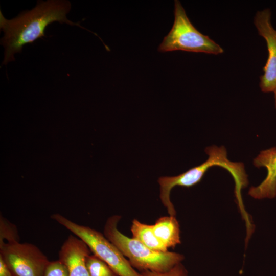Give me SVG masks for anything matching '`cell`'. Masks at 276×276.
<instances>
[{
	"mask_svg": "<svg viewBox=\"0 0 276 276\" xmlns=\"http://www.w3.org/2000/svg\"><path fill=\"white\" fill-rule=\"evenodd\" d=\"M142 276H188V272L181 263L175 265L165 272H153L148 270L141 272Z\"/></svg>",
	"mask_w": 276,
	"mask_h": 276,
	"instance_id": "obj_15",
	"label": "cell"
},
{
	"mask_svg": "<svg viewBox=\"0 0 276 276\" xmlns=\"http://www.w3.org/2000/svg\"><path fill=\"white\" fill-rule=\"evenodd\" d=\"M155 235L167 248H174L181 243L179 223L175 216H163L153 224Z\"/></svg>",
	"mask_w": 276,
	"mask_h": 276,
	"instance_id": "obj_10",
	"label": "cell"
},
{
	"mask_svg": "<svg viewBox=\"0 0 276 276\" xmlns=\"http://www.w3.org/2000/svg\"><path fill=\"white\" fill-rule=\"evenodd\" d=\"M19 235L15 225L3 216L0 217V242L19 241Z\"/></svg>",
	"mask_w": 276,
	"mask_h": 276,
	"instance_id": "obj_13",
	"label": "cell"
},
{
	"mask_svg": "<svg viewBox=\"0 0 276 276\" xmlns=\"http://www.w3.org/2000/svg\"><path fill=\"white\" fill-rule=\"evenodd\" d=\"M43 276H70L66 265L59 259L50 261L48 264Z\"/></svg>",
	"mask_w": 276,
	"mask_h": 276,
	"instance_id": "obj_14",
	"label": "cell"
},
{
	"mask_svg": "<svg viewBox=\"0 0 276 276\" xmlns=\"http://www.w3.org/2000/svg\"><path fill=\"white\" fill-rule=\"evenodd\" d=\"M90 250L81 239L70 235L59 251V260L67 267L70 276H90L86 265V259Z\"/></svg>",
	"mask_w": 276,
	"mask_h": 276,
	"instance_id": "obj_8",
	"label": "cell"
},
{
	"mask_svg": "<svg viewBox=\"0 0 276 276\" xmlns=\"http://www.w3.org/2000/svg\"><path fill=\"white\" fill-rule=\"evenodd\" d=\"M71 9L68 1H39L33 9L25 11L12 19H7L0 11V28L4 33L1 44L5 48L2 64L15 60L14 54L21 52L26 44L45 36L46 27L58 21L84 28L78 22L68 20L66 14Z\"/></svg>",
	"mask_w": 276,
	"mask_h": 276,
	"instance_id": "obj_1",
	"label": "cell"
},
{
	"mask_svg": "<svg viewBox=\"0 0 276 276\" xmlns=\"http://www.w3.org/2000/svg\"><path fill=\"white\" fill-rule=\"evenodd\" d=\"M205 152L208 158L201 164L174 176H162L158 179L160 186V200L170 216L176 215L174 206L170 200L172 189L176 186L190 188L199 183L206 172L211 167L218 166L228 171L234 180L242 179L245 175L244 164L228 160L225 148L222 146L207 147Z\"/></svg>",
	"mask_w": 276,
	"mask_h": 276,
	"instance_id": "obj_3",
	"label": "cell"
},
{
	"mask_svg": "<svg viewBox=\"0 0 276 276\" xmlns=\"http://www.w3.org/2000/svg\"><path fill=\"white\" fill-rule=\"evenodd\" d=\"M130 230L132 238L139 240L151 249L163 252L168 251V248L155 235L153 225L144 223L134 219L132 221Z\"/></svg>",
	"mask_w": 276,
	"mask_h": 276,
	"instance_id": "obj_11",
	"label": "cell"
},
{
	"mask_svg": "<svg viewBox=\"0 0 276 276\" xmlns=\"http://www.w3.org/2000/svg\"><path fill=\"white\" fill-rule=\"evenodd\" d=\"M218 55L223 49L193 25L179 1H174V21L169 33L158 47L160 52L174 51Z\"/></svg>",
	"mask_w": 276,
	"mask_h": 276,
	"instance_id": "obj_4",
	"label": "cell"
},
{
	"mask_svg": "<svg viewBox=\"0 0 276 276\" xmlns=\"http://www.w3.org/2000/svg\"><path fill=\"white\" fill-rule=\"evenodd\" d=\"M0 257L14 276H43L50 262L36 246L19 241L0 242Z\"/></svg>",
	"mask_w": 276,
	"mask_h": 276,
	"instance_id": "obj_6",
	"label": "cell"
},
{
	"mask_svg": "<svg viewBox=\"0 0 276 276\" xmlns=\"http://www.w3.org/2000/svg\"><path fill=\"white\" fill-rule=\"evenodd\" d=\"M121 218L117 215L109 217L104 225V235L119 249L133 268L141 272H165L183 260L184 256L181 254L155 251L139 240L125 236L118 228Z\"/></svg>",
	"mask_w": 276,
	"mask_h": 276,
	"instance_id": "obj_2",
	"label": "cell"
},
{
	"mask_svg": "<svg viewBox=\"0 0 276 276\" xmlns=\"http://www.w3.org/2000/svg\"><path fill=\"white\" fill-rule=\"evenodd\" d=\"M0 276H14L1 257H0Z\"/></svg>",
	"mask_w": 276,
	"mask_h": 276,
	"instance_id": "obj_16",
	"label": "cell"
},
{
	"mask_svg": "<svg viewBox=\"0 0 276 276\" xmlns=\"http://www.w3.org/2000/svg\"><path fill=\"white\" fill-rule=\"evenodd\" d=\"M51 218L84 242L90 251L105 262L118 276H142L119 249L101 233L55 213Z\"/></svg>",
	"mask_w": 276,
	"mask_h": 276,
	"instance_id": "obj_5",
	"label": "cell"
},
{
	"mask_svg": "<svg viewBox=\"0 0 276 276\" xmlns=\"http://www.w3.org/2000/svg\"><path fill=\"white\" fill-rule=\"evenodd\" d=\"M254 165L265 167L267 173L258 186L250 188L248 194L255 199L273 198L276 196V147L263 150L254 159Z\"/></svg>",
	"mask_w": 276,
	"mask_h": 276,
	"instance_id": "obj_9",
	"label": "cell"
},
{
	"mask_svg": "<svg viewBox=\"0 0 276 276\" xmlns=\"http://www.w3.org/2000/svg\"><path fill=\"white\" fill-rule=\"evenodd\" d=\"M273 92H274V94L275 106V108H276V88L274 89V90L273 91Z\"/></svg>",
	"mask_w": 276,
	"mask_h": 276,
	"instance_id": "obj_17",
	"label": "cell"
},
{
	"mask_svg": "<svg viewBox=\"0 0 276 276\" xmlns=\"http://www.w3.org/2000/svg\"><path fill=\"white\" fill-rule=\"evenodd\" d=\"M86 265L90 276H118L110 267L95 255H89Z\"/></svg>",
	"mask_w": 276,
	"mask_h": 276,
	"instance_id": "obj_12",
	"label": "cell"
},
{
	"mask_svg": "<svg viewBox=\"0 0 276 276\" xmlns=\"http://www.w3.org/2000/svg\"><path fill=\"white\" fill-rule=\"evenodd\" d=\"M271 11L266 8L258 11L254 17V24L259 34L266 42L268 56L260 77V87L264 93L273 92L276 88V30L271 22Z\"/></svg>",
	"mask_w": 276,
	"mask_h": 276,
	"instance_id": "obj_7",
	"label": "cell"
}]
</instances>
